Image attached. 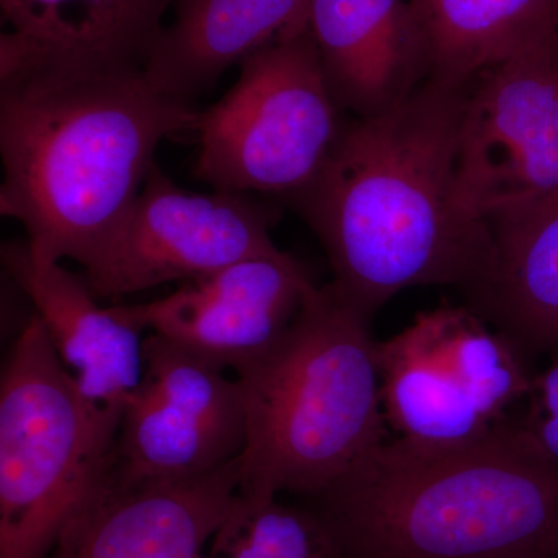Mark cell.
Wrapping results in <instances>:
<instances>
[{
    "label": "cell",
    "instance_id": "cell-1",
    "mask_svg": "<svg viewBox=\"0 0 558 558\" xmlns=\"http://www.w3.org/2000/svg\"><path fill=\"white\" fill-rule=\"evenodd\" d=\"M465 86L428 80L398 108L344 123L318 174L288 197L322 242L332 284L366 317L418 286L468 292L490 267V230L458 199Z\"/></svg>",
    "mask_w": 558,
    "mask_h": 558
},
{
    "label": "cell",
    "instance_id": "cell-10",
    "mask_svg": "<svg viewBox=\"0 0 558 558\" xmlns=\"http://www.w3.org/2000/svg\"><path fill=\"white\" fill-rule=\"evenodd\" d=\"M126 399L109 472L126 483L189 481L242 457L247 417L236 377L150 333Z\"/></svg>",
    "mask_w": 558,
    "mask_h": 558
},
{
    "label": "cell",
    "instance_id": "cell-21",
    "mask_svg": "<svg viewBox=\"0 0 558 558\" xmlns=\"http://www.w3.org/2000/svg\"><path fill=\"white\" fill-rule=\"evenodd\" d=\"M197 558H204V557L199 556V557H197Z\"/></svg>",
    "mask_w": 558,
    "mask_h": 558
},
{
    "label": "cell",
    "instance_id": "cell-9",
    "mask_svg": "<svg viewBox=\"0 0 558 558\" xmlns=\"http://www.w3.org/2000/svg\"><path fill=\"white\" fill-rule=\"evenodd\" d=\"M275 220L270 208L244 193L180 189L156 163L83 278L97 300L204 278L279 252L270 238Z\"/></svg>",
    "mask_w": 558,
    "mask_h": 558
},
{
    "label": "cell",
    "instance_id": "cell-7",
    "mask_svg": "<svg viewBox=\"0 0 558 558\" xmlns=\"http://www.w3.org/2000/svg\"><path fill=\"white\" fill-rule=\"evenodd\" d=\"M236 83L201 112L194 175L223 193L290 197L328 160L343 121L310 31L241 62Z\"/></svg>",
    "mask_w": 558,
    "mask_h": 558
},
{
    "label": "cell",
    "instance_id": "cell-20",
    "mask_svg": "<svg viewBox=\"0 0 558 558\" xmlns=\"http://www.w3.org/2000/svg\"><path fill=\"white\" fill-rule=\"evenodd\" d=\"M527 399L531 407L521 421L538 446L558 461V351L548 369L538 374Z\"/></svg>",
    "mask_w": 558,
    "mask_h": 558
},
{
    "label": "cell",
    "instance_id": "cell-18",
    "mask_svg": "<svg viewBox=\"0 0 558 558\" xmlns=\"http://www.w3.org/2000/svg\"><path fill=\"white\" fill-rule=\"evenodd\" d=\"M427 47L429 80L465 86L558 28V0H409Z\"/></svg>",
    "mask_w": 558,
    "mask_h": 558
},
{
    "label": "cell",
    "instance_id": "cell-3",
    "mask_svg": "<svg viewBox=\"0 0 558 558\" xmlns=\"http://www.w3.org/2000/svg\"><path fill=\"white\" fill-rule=\"evenodd\" d=\"M314 499L340 558H558V461L521 418L458 449L381 444Z\"/></svg>",
    "mask_w": 558,
    "mask_h": 558
},
{
    "label": "cell",
    "instance_id": "cell-17",
    "mask_svg": "<svg viewBox=\"0 0 558 558\" xmlns=\"http://www.w3.org/2000/svg\"><path fill=\"white\" fill-rule=\"evenodd\" d=\"M494 256L469 307L532 359L558 351V194L488 220Z\"/></svg>",
    "mask_w": 558,
    "mask_h": 558
},
{
    "label": "cell",
    "instance_id": "cell-11",
    "mask_svg": "<svg viewBox=\"0 0 558 558\" xmlns=\"http://www.w3.org/2000/svg\"><path fill=\"white\" fill-rule=\"evenodd\" d=\"M314 289L303 264L279 250L193 279L165 299L112 310L140 330L238 373L277 347Z\"/></svg>",
    "mask_w": 558,
    "mask_h": 558
},
{
    "label": "cell",
    "instance_id": "cell-15",
    "mask_svg": "<svg viewBox=\"0 0 558 558\" xmlns=\"http://www.w3.org/2000/svg\"><path fill=\"white\" fill-rule=\"evenodd\" d=\"M170 0H0V73L145 70Z\"/></svg>",
    "mask_w": 558,
    "mask_h": 558
},
{
    "label": "cell",
    "instance_id": "cell-4",
    "mask_svg": "<svg viewBox=\"0 0 558 558\" xmlns=\"http://www.w3.org/2000/svg\"><path fill=\"white\" fill-rule=\"evenodd\" d=\"M332 282L315 286L277 347L234 373L247 444L240 497H317L387 442L379 341Z\"/></svg>",
    "mask_w": 558,
    "mask_h": 558
},
{
    "label": "cell",
    "instance_id": "cell-12",
    "mask_svg": "<svg viewBox=\"0 0 558 558\" xmlns=\"http://www.w3.org/2000/svg\"><path fill=\"white\" fill-rule=\"evenodd\" d=\"M240 475L241 458L189 481L126 483L108 470L47 558H197L236 508Z\"/></svg>",
    "mask_w": 558,
    "mask_h": 558
},
{
    "label": "cell",
    "instance_id": "cell-16",
    "mask_svg": "<svg viewBox=\"0 0 558 558\" xmlns=\"http://www.w3.org/2000/svg\"><path fill=\"white\" fill-rule=\"evenodd\" d=\"M311 0H175L146 62L156 89L191 102L256 51L310 31Z\"/></svg>",
    "mask_w": 558,
    "mask_h": 558
},
{
    "label": "cell",
    "instance_id": "cell-8",
    "mask_svg": "<svg viewBox=\"0 0 558 558\" xmlns=\"http://www.w3.org/2000/svg\"><path fill=\"white\" fill-rule=\"evenodd\" d=\"M458 199L488 222L558 194V28L465 86Z\"/></svg>",
    "mask_w": 558,
    "mask_h": 558
},
{
    "label": "cell",
    "instance_id": "cell-5",
    "mask_svg": "<svg viewBox=\"0 0 558 558\" xmlns=\"http://www.w3.org/2000/svg\"><path fill=\"white\" fill-rule=\"evenodd\" d=\"M123 409L92 402L38 314L0 381V558H47L112 464Z\"/></svg>",
    "mask_w": 558,
    "mask_h": 558
},
{
    "label": "cell",
    "instance_id": "cell-2",
    "mask_svg": "<svg viewBox=\"0 0 558 558\" xmlns=\"http://www.w3.org/2000/svg\"><path fill=\"white\" fill-rule=\"evenodd\" d=\"M199 120L145 70L0 73V215L24 227L35 255L84 267L138 196L160 143Z\"/></svg>",
    "mask_w": 558,
    "mask_h": 558
},
{
    "label": "cell",
    "instance_id": "cell-19",
    "mask_svg": "<svg viewBox=\"0 0 558 558\" xmlns=\"http://www.w3.org/2000/svg\"><path fill=\"white\" fill-rule=\"evenodd\" d=\"M215 537L244 546L256 558H340L328 526L314 509L271 499L250 505L240 497Z\"/></svg>",
    "mask_w": 558,
    "mask_h": 558
},
{
    "label": "cell",
    "instance_id": "cell-13",
    "mask_svg": "<svg viewBox=\"0 0 558 558\" xmlns=\"http://www.w3.org/2000/svg\"><path fill=\"white\" fill-rule=\"evenodd\" d=\"M310 33L333 101L354 119L398 108L429 80L409 0H311Z\"/></svg>",
    "mask_w": 558,
    "mask_h": 558
},
{
    "label": "cell",
    "instance_id": "cell-6",
    "mask_svg": "<svg viewBox=\"0 0 558 558\" xmlns=\"http://www.w3.org/2000/svg\"><path fill=\"white\" fill-rule=\"evenodd\" d=\"M381 405L399 440L427 450L469 446L509 422L531 396L532 357L472 307L421 312L379 341Z\"/></svg>",
    "mask_w": 558,
    "mask_h": 558
},
{
    "label": "cell",
    "instance_id": "cell-14",
    "mask_svg": "<svg viewBox=\"0 0 558 558\" xmlns=\"http://www.w3.org/2000/svg\"><path fill=\"white\" fill-rule=\"evenodd\" d=\"M0 256L81 392L98 405L123 409L145 371L143 330L98 306L83 277L35 255L27 240L7 242Z\"/></svg>",
    "mask_w": 558,
    "mask_h": 558
}]
</instances>
